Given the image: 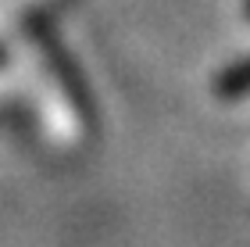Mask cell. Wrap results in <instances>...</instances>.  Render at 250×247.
I'll return each mask as SVG.
<instances>
[{
	"instance_id": "1",
	"label": "cell",
	"mask_w": 250,
	"mask_h": 247,
	"mask_svg": "<svg viewBox=\"0 0 250 247\" xmlns=\"http://www.w3.org/2000/svg\"><path fill=\"white\" fill-rule=\"evenodd\" d=\"M247 93H250V58L232 65V68H225L222 79H218V97L236 100V97H247Z\"/></svg>"
},
{
	"instance_id": "2",
	"label": "cell",
	"mask_w": 250,
	"mask_h": 247,
	"mask_svg": "<svg viewBox=\"0 0 250 247\" xmlns=\"http://www.w3.org/2000/svg\"><path fill=\"white\" fill-rule=\"evenodd\" d=\"M247 18H250V0H247Z\"/></svg>"
}]
</instances>
